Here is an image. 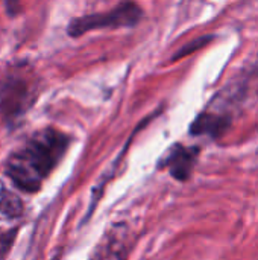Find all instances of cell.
Instances as JSON below:
<instances>
[{
  "label": "cell",
  "mask_w": 258,
  "mask_h": 260,
  "mask_svg": "<svg viewBox=\"0 0 258 260\" xmlns=\"http://www.w3.org/2000/svg\"><path fill=\"white\" fill-rule=\"evenodd\" d=\"M70 137L55 128L33 133L6 160V175L26 192H36L68 149Z\"/></svg>",
  "instance_id": "6da1fadb"
},
{
  "label": "cell",
  "mask_w": 258,
  "mask_h": 260,
  "mask_svg": "<svg viewBox=\"0 0 258 260\" xmlns=\"http://www.w3.org/2000/svg\"><path fill=\"white\" fill-rule=\"evenodd\" d=\"M141 18H143L141 8L134 2H125L105 14H90V15L71 18L67 26V32L70 37L78 38L85 32H91L96 29L131 27L135 26Z\"/></svg>",
  "instance_id": "7a4b0ae2"
},
{
  "label": "cell",
  "mask_w": 258,
  "mask_h": 260,
  "mask_svg": "<svg viewBox=\"0 0 258 260\" xmlns=\"http://www.w3.org/2000/svg\"><path fill=\"white\" fill-rule=\"evenodd\" d=\"M32 99L29 85L23 79L11 78L0 87V110L8 119H15L23 114Z\"/></svg>",
  "instance_id": "3957f363"
},
{
  "label": "cell",
  "mask_w": 258,
  "mask_h": 260,
  "mask_svg": "<svg viewBox=\"0 0 258 260\" xmlns=\"http://www.w3.org/2000/svg\"><path fill=\"white\" fill-rule=\"evenodd\" d=\"M199 157V148H189L184 145H173L164 158L161 160V168H167L170 175L179 181L190 178L195 165Z\"/></svg>",
  "instance_id": "277c9868"
},
{
  "label": "cell",
  "mask_w": 258,
  "mask_h": 260,
  "mask_svg": "<svg viewBox=\"0 0 258 260\" xmlns=\"http://www.w3.org/2000/svg\"><path fill=\"white\" fill-rule=\"evenodd\" d=\"M231 125V117L224 113H217L211 108L201 113L190 126L192 136H208L211 139H217L227 133Z\"/></svg>",
  "instance_id": "5b68a950"
},
{
  "label": "cell",
  "mask_w": 258,
  "mask_h": 260,
  "mask_svg": "<svg viewBox=\"0 0 258 260\" xmlns=\"http://www.w3.org/2000/svg\"><path fill=\"white\" fill-rule=\"evenodd\" d=\"M21 203L20 200L0 186V219H14L21 215Z\"/></svg>",
  "instance_id": "8992f818"
},
{
  "label": "cell",
  "mask_w": 258,
  "mask_h": 260,
  "mask_svg": "<svg viewBox=\"0 0 258 260\" xmlns=\"http://www.w3.org/2000/svg\"><path fill=\"white\" fill-rule=\"evenodd\" d=\"M123 236H111L106 239L105 245L99 251L97 260H123V250H125V241L122 239Z\"/></svg>",
  "instance_id": "52a82bcc"
},
{
  "label": "cell",
  "mask_w": 258,
  "mask_h": 260,
  "mask_svg": "<svg viewBox=\"0 0 258 260\" xmlns=\"http://www.w3.org/2000/svg\"><path fill=\"white\" fill-rule=\"evenodd\" d=\"M211 40H213V37H211V35H205V37H202V38L193 40L190 44L184 46V47H182V50H179V53H176L173 59L182 58V56H186V55H189V53H192V52H195V50H198V49H201V47L207 46Z\"/></svg>",
  "instance_id": "ba28073f"
},
{
  "label": "cell",
  "mask_w": 258,
  "mask_h": 260,
  "mask_svg": "<svg viewBox=\"0 0 258 260\" xmlns=\"http://www.w3.org/2000/svg\"><path fill=\"white\" fill-rule=\"evenodd\" d=\"M2 2H3L5 11L9 15H17L20 12V8H21V2L20 0H2Z\"/></svg>",
  "instance_id": "9c48e42d"
}]
</instances>
